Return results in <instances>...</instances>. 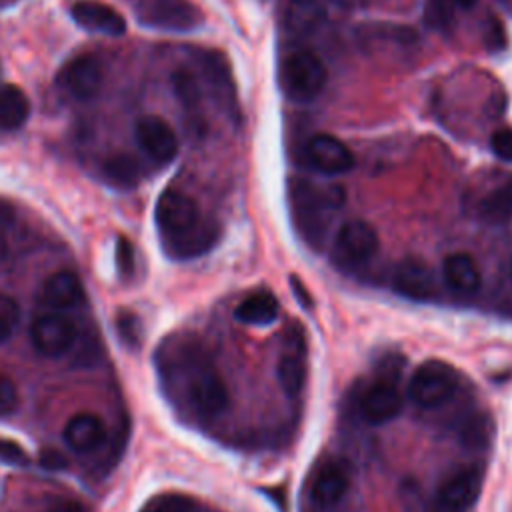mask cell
<instances>
[{"mask_svg":"<svg viewBox=\"0 0 512 512\" xmlns=\"http://www.w3.org/2000/svg\"><path fill=\"white\" fill-rule=\"evenodd\" d=\"M0 462L10 464V466H26L30 462L26 450L10 440V438H0Z\"/></svg>","mask_w":512,"mask_h":512,"instance_id":"4dcf8cb0","label":"cell"},{"mask_svg":"<svg viewBox=\"0 0 512 512\" xmlns=\"http://www.w3.org/2000/svg\"><path fill=\"white\" fill-rule=\"evenodd\" d=\"M444 284L458 294H472L480 288L482 276L474 258L466 252L448 254L442 262Z\"/></svg>","mask_w":512,"mask_h":512,"instance_id":"7402d4cb","label":"cell"},{"mask_svg":"<svg viewBox=\"0 0 512 512\" xmlns=\"http://www.w3.org/2000/svg\"><path fill=\"white\" fill-rule=\"evenodd\" d=\"M490 422L486 416H472L460 428V438L468 448H484L488 444Z\"/></svg>","mask_w":512,"mask_h":512,"instance_id":"f1b7e54d","label":"cell"},{"mask_svg":"<svg viewBox=\"0 0 512 512\" xmlns=\"http://www.w3.org/2000/svg\"><path fill=\"white\" fill-rule=\"evenodd\" d=\"M30 116V100L16 84L0 86V130H18Z\"/></svg>","mask_w":512,"mask_h":512,"instance_id":"603a6c76","label":"cell"},{"mask_svg":"<svg viewBox=\"0 0 512 512\" xmlns=\"http://www.w3.org/2000/svg\"><path fill=\"white\" fill-rule=\"evenodd\" d=\"M328 80L322 58L310 50L288 54L278 68V84L284 96L296 104H308L320 96Z\"/></svg>","mask_w":512,"mask_h":512,"instance_id":"277c9868","label":"cell"},{"mask_svg":"<svg viewBox=\"0 0 512 512\" xmlns=\"http://www.w3.org/2000/svg\"><path fill=\"white\" fill-rule=\"evenodd\" d=\"M288 200L298 234L308 246L318 250L324 244L334 214L344 204V190L340 186H318L310 180L294 178L288 186Z\"/></svg>","mask_w":512,"mask_h":512,"instance_id":"3957f363","label":"cell"},{"mask_svg":"<svg viewBox=\"0 0 512 512\" xmlns=\"http://www.w3.org/2000/svg\"><path fill=\"white\" fill-rule=\"evenodd\" d=\"M510 276H512V266H510Z\"/></svg>","mask_w":512,"mask_h":512,"instance_id":"60d3db41","label":"cell"},{"mask_svg":"<svg viewBox=\"0 0 512 512\" xmlns=\"http://www.w3.org/2000/svg\"><path fill=\"white\" fill-rule=\"evenodd\" d=\"M478 214L482 220L492 224H502L512 218V186H502L486 194L478 204Z\"/></svg>","mask_w":512,"mask_h":512,"instance_id":"484cf974","label":"cell"},{"mask_svg":"<svg viewBox=\"0 0 512 512\" xmlns=\"http://www.w3.org/2000/svg\"><path fill=\"white\" fill-rule=\"evenodd\" d=\"M378 252V234L364 220L344 222L332 242V260L336 266L350 270L364 266Z\"/></svg>","mask_w":512,"mask_h":512,"instance_id":"52a82bcc","label":"cell"},{"mask_svg":"<svg viewBox=\"0 0 512 512\" xmlns=\"http://www.w3.org/2000/svg\"><path fill=\"white\" fill-rule=\"evenodd\" d=\"M38 300L44 310L68 312L72 308H78L84 302L82 280L74 272L58 270L44 280Z\"/></svg>","mask_w":512,"mask_h":512,"instance_id":"ac0fdd59","label":"cell"},{"mask_svg":"<svg viewBox=\"0 0 512 512\" xmlns=\"http://www.w3.org/2000/svg\"><path fill=\"white\" fill-rule=\"evenodd\" d=\"M40 464H42V468H46V470H62V468L68 466V460H66V456H64L62 452H58V450H44V452L40 454Z\"/></svg>","mask_w":512,"mask_h":512,"instance_id":"d590c367","label":"cell"},{"mask_svg":"<svg viewBox=\"0 0 512 512\" xmlns=\"http://www.w3.org/2000/svg\"><path fill=\"white\" fill-rule=\"evenodd\" d=\"M12 222V208L4 202H0V228Z\"/></svg>","mask_w":512,"mask_h":512,"instance_id":"74e56055","label":"cell"},{"mask_svg":"<svg viewBox=\"0 0 512 512\" xmlns=\"http://www.w3.org/2000/svg\"><path fill=\"white\" fill-rule=\"evenodd\" d=\"M484 484V468L480 464H468L454 470L436 492L432 504L442 512H466L470 510Z\"/></svg>","mask_w":512,"mask_h":512,"instance_id":"30bf717a","label":"cell"},{"mask_svg":"<svg viewBox=\"0 0 512 512\" xmlns=\"http://www.w3.org/2000/svg\"><path fill=\"white\" fill-rule=\"evenodd\" d=\"M278 382L288 396H298L306 384V340L300 326H292L288 332L286 348L276 366Z\"/></svg>","mask_w":512,"mask_h":512,"instance_id":"2e32d148","label":"cell"},{"mask_svg":"<svg viewBox=\"0 0 512 512\" xmlns=\"http://www.w3.org/2000/svg\"><path fill=\"white\" fill-rule=\"evenodd\" d=\"M308 164L326 176H338L354 166V154L350 148L332 134H314L306 144Z\"/></svg>","mask_w":512,"mask_h":512,"instance_id":"5bb4252c","label":"cell"},{"mask_svg":"<svg viewBox=\"0 0 512 512\" xmlns=\"http://www.w3.org/2000/svg\"><path fill=\"white\" fill-rule=\"evenodd\" d=\"M48 512H86V510L78 502L62 500V502H56Z\"/></svg>","mask_w":512,"mask_h":512,"instance_id":"8d00e7d4","label":"cell"},{"mask_svg":"<svg viewBox=\"0 0 512 512\" xmlns=\"http://www.w3.org/2000/svg\"><path fill=\"white\" fill-rule=\"evenodd\" d=\"M458 374L444 360H426L420 364L408 382V398L420 408H436L456 392Z\"/></svg>","mask_w":512,"mask_h":512,"instance_id":"8992f818","label":"cell"},{"mask_svg":"<svg viewBox=\"0 0 512 512\" xmlns=\"http://www.w3.org/2000/svg\"><path fill=\"white\" fill-rule=\"evenodd\" d=\"M490 148L492 152L504 160L512 162V130L510 128H500L490 136Z\"/></svg>","mask_w":512,"mask_h":512,"instance_id":"1f68e13d","label":"cell"},{"mask_svg":"<svg viewBox=\"0 0 512 512\" xmlns=\"http://www.w3.org/2000/svg\"><path fill=\"white\" fill-rule=\"evenodd\" d=\"M282 28L296 36L314 34L326 20V10L320 0H286L282 6Z\"/></svg>","mask_w":512,"mask_h":512,"instance_id":"ffe728a7","label":"cell"},{"mask_svg":"<svg viewBox=\"0 0 512 512\" xmlns=\"http://www.w3.org/2000/svg\"><path fill=\"white\" fill-rule=\"evenodd\" d=\"M392 288L412 300H430L436 292V278L424 260L404 258L394 268Z\"/></svg>","mask_w":512,"mask_h":512,"instance_id":"e0dca14e","label":"cell"},{"mask_svg":"<svg viewBox=\"0 0 512 512\" xmlns=\"http://www.w3.org/2000/svg\"><path fill=\"white\" fill-rule=\"evenodd\" d=\"M118 332L122 340L130 346H136L138 342V320L132 314H124L118 318Z\"/></svg>","mask_w":512,"mask_h":512,"instance_id":"e575fe53","label":"cell"},{"mask_svg":"<svg viewBox=\"0 0 512 512\" xmlns=\"http://www.w3.org/2000/svg\"><path fill=\"white\" fill-rule=\"evenodd\" d=\"M154 218L160 244L172 260L204 256L220 238L218 224L202 214L196 200L174 188L158 196Z\"/></svg>","mask_w":512,"mask_h":512,"instance_id":"7a4b0ae2","label":"cell"},{"mask_svg":"<svg viewBox=\"0 0 512 512\" xmlns=\"http://www.w3.org/2000/svg\"><path fill=\"white\" fill-rule=\"evenodd\" d=\"M156 370L166 398L194 420H214L226 412L230 396L206 350L190 338H170L156 350Z\"/></svg>","mask_w":512,"mask_h":512,"instance_id":"6da1fadb","label":"cell"},{"mask_svg":"<svg viewBox=\"0 0 512 512\" xmlns=\"http://www.w3.org/2000/svg\"><path fill=\"white\" fill-rule=\"evenodd\" d=\"M134 138L140 150L158 164H168L178 154V138L172 126L154 114L138 118L134 126Z\"/></svg>","mask_w":512,"mask_h":512,"instance_id":"4fadbf2b","label":"cell"},{"mask_svg":"<svg viewBox=\"0 0 512 512\" xmlns=\"http://www.w3.org/2000/svg\"><path fill=\"white\" fill-rule=\"evenodd\" d=\"M396 382L398 372H390L386 376H380L368 388H364L358 400V410L366 422L384 424L402 412L404 400Z\"/></svg>","mask_w":512,"mask_h":512,"instance_id":"7c38bea8","label":"cell"},{"mask_svg":"<svg viewBox=\"0 0 512 512\" xmlns=\"http://www.w3.org/2000/svg\"><path fill=\"white\" fill-rule=\"evenodd\" d=\"M116 264L124 276H130L134 272V248L130 240L122 236L116 240Z\"/></svg>","mask_w":512,"mask_h":512,"instance_id":"836d02e7","label":"cell"},{"mask_svg":"<svg viewBox=\"0 0 512 512\" xmlns=\"http://www.w3.org/2000/svg\"><path fill=\"white\" fill-rule=\"evenodd\" d=\"M70 16L78 26H82L88 32L94 34H106V36H122L126 32V20L124 16L98 0H80L70 8Z\"/></svg>","mask_w":512,"mask_h":512,"instance_id":"d6986e66","label":"cell"},{"mask_svg":"<svg viewBox=\"0 0 512 512\" xmlns=\"http://www.w3.org/2000/svg\"><path fill=\"white\" fill-rule=\"evenodd\" d=\"M352 482V466L342 458L320 460L310 476V498L316 508L332 510L348 494Z\"/></svg>","mask_w":512,"mask_h":512,"instance_id":"9c48e42d","label":"cell"},{"mask_svg":"<svg viewBox=\"0 0 512 512\" xmlns=\"http://www.w3.org/2000/svg\"><path fill=\"white\" fill-rule=\"evenodd\" d=\"M196 64L200 68L202 78L206 80L212 96L218 100V104L230 112L236 114V92H234V82H232V72L226 62V58L216 52V50H198L194 54Z\"/></svg>","mask_w":512,"mask_h":512,"instance_id":"9a60e30c","label":"cell"},{"mask_svg":"<svg viewBox=\"0 0 512 512\" xmlns=\"http://www.w3.org/2000/svg\"><path fill=\"white\" fill-rule=\"evenodd\" d=\"M16 406H18V390L8 376L0 374V416L12 414Z\"/></svg>","mask_w":512,"mask_h":512,"instance_id":"d6a6232c","label":"cell"},{"mask_svg":"<svg viewBox=\"0 0 512 512\" xmlns=\"http://www.w3.org/2000/svg\"><path fill=\"white\" fill-rule=\"evenodd\" d=\"M78 328L66 312L44 310L30 324V342L46 358L64 356L76 342Z\"/></svg>","mask_w":512,"mask_h":512,"instance_id":"ba28073f","label":"cell"},{"mask_svg":"<svg viewBox=\"0 0 512 512\" xmlns=\"http://www.w3.org/2000/svg\"><path fill=\"white\" fill-rule=\"evenodd\" d=\"M172 86H174V94L180 100V104L190 110L196 112L200 106V84L196 80V76L190 70H176L172 74Z\"/></svg>","mask_w":512,"mask_h":512,"instance_id":"4316f807","label":"cell"},{"mask_svg":"<svg viewBox=\"0 0 512 512\" xmlns=\"http://www.w3.org/2000/svg\"><path fill=\"white\" fill-rule=\"evenodd\" d=\"M64 442L78 454L94 452L98 446H102L106 438L104 422L90 412H78L74 414L66 426H64Z\"/></svg>","mask_w":512,"mask_h":512,"instance_id":"44dd1931","label":"cell"},{"mask_svg":"<svg viewBox=\"0 0 512 512\" xmlns=\"http://www.w3.org/2000/svg\"><path fill=\"white\" fill-rule=\"evenodd\" d=\"M446 2L456 10V8H470V6H474L476 0H446Z\"/></svg>","mask_w":512,"mask_h":512,"instance_id":"f35d334b","label":"cell"},{"mask_svg":"<svg viewBox=\"0 0 512 512\" xmlns=\"http://www.w3.org/2000/svg\"><path fill=\"white\" fill-rule=\"evenodd\" d=\"M278 312H280L278 300L270 292H258V294H252V296L244 298L236 306L234 316L244 324L266 326V324H272L278 318Z\"/></svg>","mask_w":512,"mask_h":512,"instance_id":"cb8c5ba5","label":"cell"},{"mask_svg":"<svg viewBox=\"0 0 512 512\" xmlns=\"http://www.w3.org/2000/svg\"><path fill=\"white\" fill-rule=\"evenodd\" d=\"M18 322V306L10 296L0 294V344H4Z\"/></svg>","mask_w":512,"mask_h":512,"instance_id":"f546056e","label":"cell"},{"mask_svg":"<svg viewBox=\"0 0 512 512\" xmlns=\"http://www.w3.org/2000/svg\"><path fill=\"white\" fill-rule=\"evenodd\" d=\"M104 84V64L94 54H78L56 74V86L70 98L92 100Z\"/></svg>","mask_w":512,"mask_h":512,"instance_id":"8fae6325","label":"cell"},{"mask_svg":"<svg viewBox=\"0 0 512 512\" xmlns=\"http://www.w3.org/2000/svg\"><path fill=\"white\" fill-rule=\"evenodd\" d=\"M498 4L508 16H512V0H498Z\"/></svg>","mask_w":512,"mask_h":512,"instance_id":"ab89813d","label":"cell"},{"mask_svg":"<svg viewBox=\"0 0 512 512\" xmlns=\"http://www.w3.org/2000/svg\"><path fill=\"white\" fill-rule=\"evenodd\" d=\"M196 502L190 496L178 492H164L150 498L140 512H194Z\"/></svg>","mask_w":512,"mask_h":512,"instance_id":"83f0119b","label":"cell"},{"mask_svg":"<svg viewBox=\"0 0 512 512\" xmlns=\"http://www.w3.org/2000/svg\"><path fill=\"white\" fill-rule=\"evenodd\" d=\"M130 10L140 26L160 32H190L204 18L190 0H128Z\"/></svg>","mask_w":512,"mask_h":512,"instance_id":"5b68a950","label":"cell"},{"mask_svg":"<svg viewBox=\"0 0 512 512\" xmlns=\"http://www.w3.org/2000/svg\"><path fill=\"white\" fill-rule=\"evenodd\" d=\"M102 176L116 188H134L140 178L136 160L128 154H112L102 162Z\"/></svg>","mask_w":512,"mask_h":512,"instance_id":"d4e9b609","label":"cell"}]
</instances>
